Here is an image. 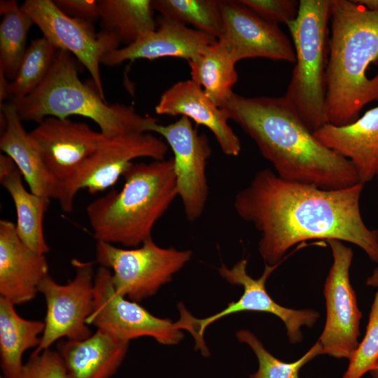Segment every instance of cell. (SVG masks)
<instances>
[{
  "label": "cell",
  "instance_id": "cell-1",
  "mask_svg": "<svg viewBox=\"0 0 378 378\" xmlns=\"http://www.w3.org/2000/svg\"><path fill=\"white\" fill-rule=\"evenodd\" d=\"M363 185L323 189L265 169L236 194L233 206L260 232L258 251L267 265L280 263L289 248L311 239L355 244L378 264V230L370 229L360 213Z\"/></svg>",
  "mask_w": 378,
  "mask_h": 378
},
{
  "label": "cell",
  "instance_id": "cell-2",
  "mask_svg": "<svg viewBox=\"0 0 378 378\" xmlns=\"http://www.w3.org/2000/svg\"><path fill=\"white\" fill-rule=\"evenodd\" d=\"M281 178L340 189L360 183L353 164L314 136L284 97L234 93L223 107Z\"/></svg>",
  "mask_w": 378,
  "mask_h": 378
},
{
  "label": "cell",
  "instance_id": "cell-3",
  "mask_svg": "<svg viewBox=\"0 0 378 378\" xmlns=\"http://www.w3.org/2000/svg\"><path fill=\"white\" fill-rule=\"evenodd\" d=\"M330 36L327 68L328 123L350 124L361 110L378 102V74L368 78L371 64L378 65V12L357 1L331 0Z\"/></svg>",
  "mask_w": 378,
  "mask_h": 378
},
{
  "label": "cell",
  "instance_id": "cell-4",
  "mask_svg": "<svg viewBox=\"0 0 378 378\" xmlns=\"http://www.w3.org/2000/svg\"><path fill=\"white\" fill-rule=\"evenodd\" d=\"M122 177V189L90 202L86 214L97 241L136 247L178 197L173 158L133 162Z\"/></svg>",
  "mask_w": 378,
  "mask_h": 378
},
{
  "label": "cell",
  "instance_id": "cell-5",
  "mask_svg": "<svg viewBox=\"0 0 378 378\" xmlns=\"http://www.w3.org/2000/svg\"><path fill=\"white\" fill-rule=\"evenodd\" d=\"M22 120L40 123L47 117L80 115L93 120L108 138L130 132H147L158 119L142 116L130 106L108 104L96 87L83 83L75 61L58 50L41 83L27 97L13 102Z\"/></svg>",
  "mask_w": 378,
  "mask_h": 378
},
{
  "label": "cell",
  "instance_id": "cell-6",
  "mask_svg": "<svg viewBox=\"0 0 378 378\" xmlns=\"http://www.w3.org/2000/svg\"><path fill=\"white\" fill-rule=\"evenodd\" d=\"M331 0H300L297 18L287 24L295 65L284 96L308 129L328 124L327 68Z\"/></svg>",
  "mask_w": 378,
  "mask_h": 378
},
{
  "label": "cell",
  "instance_id": "cell-7",
  "mask_svg": "<svg viewBox=\"0 0 378 378\" xmlns=\"http://www.w3.org/2000/svg\"><path fill=\"white\" fill-rule=\"evenodd\" d=\"M191 257L190 251L160 247L152 237L131 249L102 241L96 244V261L111 270L116 293L136 302L155 295Z\"/></svg>",
  "mask_w": 378,
  "mask_h": 378
},
{
  "label": "cell",
  "instance_id": "cell-8",
  "mask_svg": "<svg viewBox=\"0 0 378 378\" xmlns=\"http://www.w3.org/2000/svg\"><path fill=\"white\" fill-rule=\"evenodd\" d=\"M168 147L166 142L150 132L105 136L76 173L57 185L55 200L58 201L63 211L70 213L80 190L86 189L91 194L106 190L116 183L134 160L140 158L164 160Z\"/></svg>",
  "mask_w": 378,
  "mask_h": 378
},
{
  "label": "cell",
  "instance_id": "cell-9",
  "mask_svg": "<svg viewBox=\"0 0 378 378\" xmlns=\"http://www.w3.org/2000/svg\"><path fill=\"white\" fill-rule=\"evenodd\" d=\"M279 264H265L264 272L258 279H253L248 274L246 259L238 261L231 268L221 265L218 270L220 275L230 284L242 286L244 292L237 301L229 303L226 308L212 316L197 318L190 312L186 313L190 332L195 340V346L204 356L209 354L203 337L206 328L224 316L241 312H260L275 315L284 323L290 342L296 344L302 341L301 328H312L320 315L312 309L298 310L287 308L272 300L266 290L265 284Z\"/></svg>",
  "mask_w": 378,
  "mask_h": 378
},
{
  "label": "cell",
  "instance_id": "cell-10",
  "mask_svg": "<svg viewBox=\"0 0 378 378\" xmlns=\"http://www.w3.org/2000/svg\"><path fill=\"white\" fill-rule=\"evenodd\" d=\"M71 264L75 276L67 284H59L48 274L38 286V292L46 300V314L41 342L34 354L49 349L62 337L80 340L92 334L87 319L94 302L93 262L75 258Z\"/></svg>",
  "mask_w": 378,
  "mask_h": 378
},
{
  "label": "cell",
  "instance_id": "cell-11",
  "mask_svg": "<svg viewBox=\"0 0 378 378\" xmlns=\"http://www.w3.org/2000/svg\"><path fill=\"white\" fill-rule=\"evenodd\" d=\"M87 323L128 342L150 337L160 344L172 345L183 337L179 320L157 317L138 302L118 294L111 270L102 266L95 273L93 307Z\"/></svg>",
  "mask_w": 378,
  "mask_h": 378
},
{
  "label": "cell",
  "instance_id": "cell-12",
  "mask_svg": "<svg viewBox=\"0 0 378 378\" xmlns=\"http://www.w3.org/2000/svg\"><path fill=\"white\" fill-rule=\"evenodd\" d=\"M20 7L44 38L58 50L76 57L90 73L99 94L106 99L99 66L106 54L119 48L118 38L104 30L97 33L93 22L66 15L52 0H27Z\"/></svg>",
  "mask_w": 378,
  "mask_h": 378
},
{
  "label": "cell",
  "instance_id": "cell-13",
  "mask_svg": "<svg viewBox=\"0 0 378 378\" xmlns=\"http://www.w3.org/2000/svg\"><path fill=\"white\" fill-rule=\"evenodd\" d=\"M333 262L326 279L323 294L326 320L318 338L323 354L350 359L358 346L360 311L356 295L349 280L354 253L341 241L329 239Z\"/></svg>",
  "mask_w": 378,
  "mask_h": 378
},
{
  "label": "cell",
  "instance_id": "cell-14",
  "mask_svg": "<svg viewBox=\"0 0 378 378\" xmlns=\"http://www.w3.org/2000/svg\"><path fill=\"white\" fill-rule=\"evenodd\" d=\"M147 132L163 136L172 148L178 197L187 220L195 221L202 215L209 195L206 165L211 148L207 136L198 134L185 116L166 125L154 122Z\"/></svg>",
  "mask_w": 378,
  "mask_h": 378
},
{
  "label": "cell",
  "instance_id": "cell-15",
  "mask_svg": "<svg viewBox=\"0 0 378 378\" xmlns=\"http://www.w3.org/2000/svg\"><path fill=\"white\" fill-rule=\"evenodd\" d=\"M220 8L223 31L218 40L236 63L254 57L295 62L293 45L279 25L263 20L239 0H222Z\"/></svg>",
  "mask_w": 378,
  "mask_h": 378
},
{
  "label": "cell",
  "instance_id": "cell-16",
  "mask_svg": "<svg viewBox=\"0 0 378 378\" xmlns=\"http://www.w3.org/2000/svg\"><path fill=\"white\" fill-rule=\"evenodd\" d=\"M57 185L69 179L105 136L87 123L47 117L29 132Z\"/></svg>",
  "mask_w": 378,
  "mask_h": 378
},
{
  "label": "cell",
  "instance_id": "cell-17",
  "mask_svg": "<svg viewBox=\"0 0 378 378\" xmlns=\"http://www.w3.org/2000/svg\"><path fill=\"white\" fill-rule=\"evenodd\" d=\"M44 254L26 246L19 238L15 224L0 220V297L15 305L33 300L38 286L49 274Z\"/></svg>",
  "mask_w": 378,
  "mask_h": 378
},
{
  "label": "cell",
  "instance_id": "cell-18",
  "mask_svg": "<svg viewBox=\"0 0 378 378\" xmlns=\"http://www.w3.org/2000/svg\"><path fill=\"white\" fill-rule=\"evenodd\" d=\"M157 28L134 43L106 54L102 64L113 66L137 59H155L164 57H179L187 61L195 58L218 39L188 27L178 21L160 17Z\"/></svg>",
  "mask_w": 378,
  "mask_h": 378
},
{
  "label": "cell",
  "instance_id": "cell-19",
  "mask_svg": "<svg viewBox=\"0 0 378 378\" xmlns=\"http://www.w3.org/2000/svg\"><path fill=\"white\" fill-rule=\"evenodd\" d=\"M155 111L160 115H181L193 120L213 133L224 154L232 157L239 155L241 141L228 124L227 113L192 80L178 81L164 91Z\"/></svg>",
  "mask_w": 378,
  "mask_h": 378
},
{
  "label": "cell",
  "instance_id": "cell-20",
  "mask_svg": "<svg viewBox=\"0 0 378 378\" xmlns=\"http://www.w3.org/2000/svg\"><path fill=\"white\" fill-rule=\"evenodd\" d=\"M313 134L320 143L353 164L360 183L374 178L378 164V106L350 124L328 123Z\"/></svg>",
  "mask_w": 378,
  "mask_h": 378
},
{
  "label": "cell",
  "instance_id": "cell-21",
  "mask_svg": "<svg viewBox=\"0 0 378 378\" xmlns=\"http://www.w3.org/2000/svg\"><path fill=\"white\" fill-rule=\"evenodd\" d=\"M0 106L1 150L13 160L31 192L55 199L57 183L47 169L30 133L23 127L15 104L3 102Z\"/></svg>",
  "mask_w": 378,
  "mask_h": 378
},
{
  "label": "cell",
  "instance_id": "cell-22",
  "mask_svg": "<svg viewBox=\"0 0 378 378\" xmlns=\"http://www.w3.org/2000/svg\"><path fill=\"white\" fill-rule=\"evenodd\" d=\"M129 342L97 329L85 339L60 342L57 352L68 378H110L122 363Z\"/></svg>",
  "mask_w": 378,
  "mask_h": 378
},
{
  "label": "cell",
  "instance_id": "cell-23",
  "mask_svg": "<svg viewBox=\"0 0 378 378\" xmlns=\"http://www.w3.org/2000/svg\"><path fill=\"white\" fill-rule=\"evenodd\" d=\"M0 183L10 195L16 211V232L33 251L46 255L50 251L43 230V218L50 199L27 190L22 176L13 160L0 155Z\"/></svg>",
  "mask_w": 378,
  "mask_h": 378
},
{
  "label": "cell",
  "instance_id": "cell-24",
  "mask_svg": "<svg viewBox=\"0 0 378 378\" xmlns=\"http://www.w3.org/2000/svg\"><path fill=\"white\" fill-rule=\"evenodd\" d=\"M15 304L0 297V357L6 378H21L22 355L27 349L37 348L44 321L21 317Z\"/></svg>",
  "mask_w": 378,
  "mask_h": 378
},
{
  "label": "cell",
  "instance_id": "cell-25",
  "mask_svg": "<svg viewBox=\"0 0 378 378\" xmlns=\"http://www.w3.org/2000/svg\"><path fill=\"white\" fill-rule=\"evenodd\" d=\"M188 62L191 80L202 87L216 106L223 108L234 93L232 88L238 79L236 62L226 46L217 40Z\"/></svg>",
  "mask_w": 378,
  "mask_h": 378
},
{
  "label": "cell",
  "instance_id": "cell-26",
  "mask_svg": "<svg viewBox=\"0 0 378 378\" xmlns=\"http://www.w3.org/2000/svg\"><path fill=\"white\" fill-rule=\"evenodd\" d=\"M102 30L130 45L157 28L152 0H98Z\"/></svg>",
  "mask_w": 378,
  "mask_h": 378
},
{
  "label": "cell",
  "instance_id": "cell-27",
  "mask_svg": "<svg viewBox=\"0 0 378 378\" xmlns=\"http://www.w3.org/2000/svg\"><path fill=\"white\" fill-rule=\"evenodd\" d=\"M0 13V71L13 80L27 49L28 32L34 24L15 0L1 1Z\"/></svg>",
  "mask_w": 378,
  "mask_h": 378
},
{
  "label": "cell",
  "instance_id": "cell-28",
  "mask_svg": "<svg viewBox=\"0 0 378 378\" xmlns=\"http://www.w3.org/2000/svg\"><path fill=\"white\" fill-rule=\"evenodd\" d=\"M154 10L162 17L190 24L218 39L223 20L219 0H152Z\"/></svg>",
  "mask_w": 378,
  "mask_h": 378
},
{
  "label": "cell",
  "instance_id": "cell-29",
  "mask_svg": "<svg viewBox=\"0 0 378 378\" xmlns=\"http://www.w3.org/2000/svg\"><path fill=\"white\" fill-rule=\"evenodd\" d=\"M58 49L43 36L31 41L16 77L9 82L8 99L20 100L31 93L50 71Z\"/></svg>",
  "mask_w": 378,
  "mask_h": 378
},
{
  "label": "cell",
  "instance_id": "cell-30",
  "mask_svg": "<svg viewBox=\"0 0 378 378\" xmlns=\"http://www.w3.org/2000/svg\"><path fill=\"white\" fill-rule=\"evenodd\" d=\"M237 337L247 344L253 351L258 360V371L250 378H300V370L318 355L323 354V348L318 340L300 359L292 363L283 362L267 351L262 343L251 331L240 330Z\"/></svg>",
  "mask_w": 378,
  "mask_h": 378
},
{
  "label": "cell",
  "instance_id": "cell-31",
  "mask_svg": "<svg viewBox=\"0 0 378 378\" xmlns=\"http://www.w3.org/2000/svg\"><path fill=\"white\" fill-rule=\"evenodd\" d=\"M378 363V290L369 314L365 335L349 359L342 378H361Z\"/></svg>",
  "mask_w": 378,
  "mask_h": 378
},
{
  "label": "cell",
  "instance_id": "cell-32",
  "mask_svg": "<svg viewBox=\"0 0 378 378\" xmlns=\"http://www.w3.org/2000/svg\"><path fill=\"white\" fill-rule=\"evenodd\" d=\"M239 1L263 20L277 25L295 20L299 10V1L295 0Z\"/></svg>",
  "mask_w": 378,
  "mask_h": 378
},
{
  "label": "cell",
  "instance_id": "cell-33",
  "mask_svg": "<svg viewBox=\"0 0 378 378\" xmlns=\"http://www.w3.org/2000/svg\"><path fill=\"white\" fill-rule=\"evenodd\" d=\"M21 378H68L57 351L50 349L32 354L24 365Z\"/></svg>",
  "mask_w": 378,
  "mask_h": 378
},
{
  "label": "cell",
  "instance_id": "cell-34",
  "mask_svg": "<svg viewBox=\"0 0 378 378\" xmlns=\"http://www.w3.org/2000/svg\"><path fill=\"white\" fill-rule=\"evenodd\" d=\"M57 8L66 15L93 22L99 19L97 1L53 0Z\"/></svg>",
  "mask_w": 378,
  "mask_h": 378
},
{
  "label": "cell",
  "instance_id": "cell-35",
  "mask_svg": "<svg viewBox=\"0 0 378 378\" xmlns=\"http://www.w3.org/2000/svg\"><path fill=\"white\" fill-rule=\"evenodd\" d=\"M3 71H0V100L1 103L8 99V88L9 82Z\"/></svg>",
  "mask_w": 378,
  "mask_h": 378
},
{
  "label": "cell",
  "instance_id": "cell-36",
  "mask_svg": "<svg viewBox=\"0 0 378 378\" xmlns=\"http://www.w3.org/2000/svg\"><path fill=\"white\" fill-rule=\"evenodd\" d=\"M370 10L378 12V0H356Z\"/></svg>",
  "mask_w": 378,
  "mask_h": 378
},
{
  "label": "cell",
  "instance_id": "cell-37",
  "mask_svg": "<svg viewBox=\"0 0 378 378\" xmlns=\"http://www.w3.org/2000/svg\"><path fill=\"white\" fill-rule=\"evenodd\" d=\"M366 285L372 287H378V266L374 269L371 275L367 278Z\"/></svg>",
  "mask_w": 378,
  "mask_h": 378
},
{
  "label": "cell",
  "instance_id": "cell-38",
  "mask_svg": "<svg viewBox=\"0 0 378 378\" xmlns=\"http://www.w3.org/2000/svg\"><path fill=\"white\" fill-rule=\"evenodd\" d=\"M372 378H378V363L377 367L373 369L370 372Z\"/></svg>",
  "mask_w": 378,
  "mask_h": 378
},
{
  "label": "cell",
  "instance_id": "cell-39",
  "mask_svg": "<svg viewBox=\"0 0 378 378\" xmlns=\"http://www.w3.org/2000/svg\"><path fill=\"white\" fill-rule=\"evenodd\" d=\"M377 178V182H378V164L377 166L376 172H375V176Z\"/></svg>",
  "mask_w": 378,
  "mask_h": 378
},
{
  "label": "cell",
  "instance_id": "cell-40",
  "mask_svg": "<svg viewBox=\"0 0 378 378\" xmlns=\"http://www.w3.org/2000/svg\"><path fill=\"white\" fill-rule=\"evenodd\" d=\"M0 378H3L2 377H1Z\"/></svg>",
  "mask_w": 378,
  "mask_h": 378
}]
</instances>
